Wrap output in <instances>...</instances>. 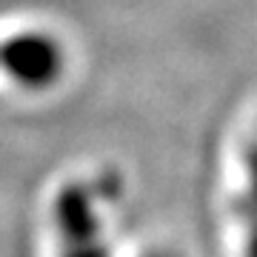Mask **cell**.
I'll return each mask as SVG.
<instances>
[{"instance_id": "1", "label": "cell", "mask_w": 257, "mask_h": 257, "mask_svg": "<svg viewBox=\"0 0 257 257\" xmlns=\"http://www.w3.org/2000/svg\"><path fill=\"white\" fill-rule=\"evenodd\" d=\"M248 169H251V175H254V189H257V138L251 143V157H248Z\"/></svg>"}]
</instances>
